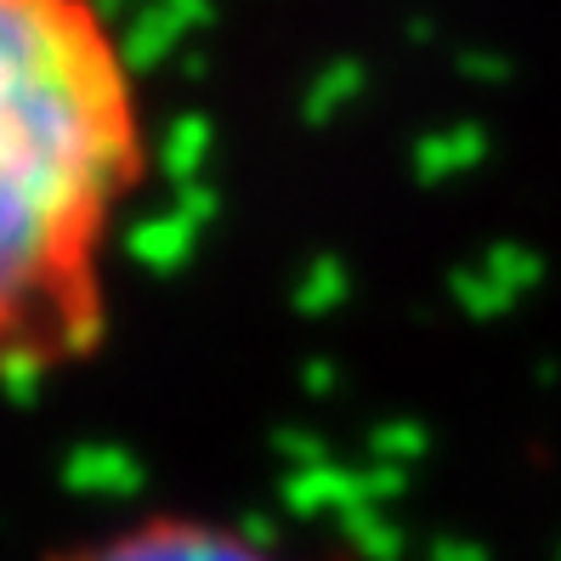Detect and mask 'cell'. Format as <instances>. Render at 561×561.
I'll return each instance as SVG.
<instances>
[{"label":"cell","mask_w":561,"mask_h":561,"mask_svg":"<svg viewBox=\"0 0 561 561\" xmlns=\"http://www.w3.org/2000/svg\"><path fill=\"white\" fill-rule=\"evenodd\" d=\"M51 561H318V556L295 550L278 534H261L250 522L153 511V516H125L103 534H85Z\"/></svg>","instance_id":"obj_2"},{"label":"cell","mask_w":561,"mask_h":561,"mask_svg":"<svg viewBox=\"0 0 561 561\" xmlns=\"http://www.w3.org/2000/svg\"><path fill=\"white\" fill-rule=\"evenodd\" d=\"M148 159L137 57L103 0H0V380L103 346Z\"/></svg>","instance_id":"obj_1"}]
</instances>
